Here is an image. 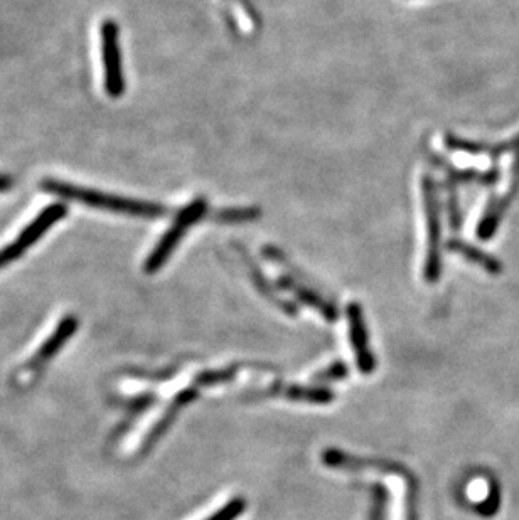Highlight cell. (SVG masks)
Returning <instances> with one entry per match:
<instances>
[{"label":"cell","mask_w":519,"mask_h":520,"mask_svg":"<svg viewBox=\"0 0 519 520\" xmlns=\"http://www.w3.org/2000/svg\"><path fill=\"white\" fill-rule=\"evenodd\" d=\"M41 191L61 197L66 201L78 202L83 206L112 211V213L124 214V216H132V218L161 219L167 213L166 207L156 204V202L113 196V194L85 189V187L68 184V182L56 181V179H44L41 182Z\"/></svg>","instance_id":"6da1fadb"},{"label":"cell","mask_w":519,"mask_h":520,"mask_svg":"<svg viewBox=\"0 0 519 520\" xmlns=\"http://www.w3.org/2000/svg\"><path fill=\"white\" fill-rule=\"evenodd\" d=\"M208 211V204L204 199H196L177 214L171 228L167 229L166 234L162 236L159 245L150 253L149 258L145 261V273H157L161 270L162 265L171 258L172 251L176 250L177 245L181 243V239L186 236L189 228L193 224L199 223L204 218V214Z\"/></svg>","instance_id":"7a4b0ae2"},{"label":"cell","mask_w":519,"mask_h":520,"mask_svg":"<svg viewBox=\"0 0 519 520\" xmlns=\"http://www.w3.org/2000/svg\"><path fill=\"white\" fill-rule=\"evenodd\" d=\"M102 58L103 75H105V91L110 98H120L125 91L124 69H122V53H120V34L118 24L112 19L102 24Z\"/></svg>","instance_id":"3957f363"},{"label":"cell","mask_w":519,"mask_h":520,"mask_svg":"<svg viewBox=\"0 0 519 520\" xmlns=\"http://www.w3.org/2000/svg\"><path fill=\"white\" fill-rule=\"evenodd\" d=\"M66 213H68V207L65 204H59V202L44 207L38 218L34 219L33 223L27 224L26 229L22 231L19 238L14 239L12 245L0 250V268H4L17 258H21L22 253L29 250L44 233H48L53 224L65 218Z\"/></svg>","instance_id":"277c9868"},{"label":"cell","mask_w":519,"mask_h":520,"mask_svg":"<svg viewBox=\"0 0 519 520\" xmlns=\"http://www.w3.org/2000/svg\"><path fill=\"white\" fill-rule=\"evenodd\" d=\"M423 196H425V211H427V228H429V248H427V260H425V276L430 283L439 280L440 266V206L437 189L432 179H423Z\"/></svg>","instance_id":"5b68a950"},{"label":"cell","mask_w":519,"mask_h":520,"mask_svg":"<svg viewBox=\"0 0 519 520\" xmlns=\"http://www.w3.org/2000/svg\"><path fill=\"white\" fill-rule=\"evenodd\" d=\"M349 334L353 342L354 354L358 357L359 369L363 372H371L375 369V359L371 356L370 342H368V332L364 325L361 307L353 303L348 308Z\"/></svg>","instance_id":"8992f818"},{"label":"cell","mask_w":519,"mask_h":520,"mask_svg":"<svg viewBox=\"0 0 519 520\" xmlns=\"http://www.w3.org/2000/svg\"><path fill=\"white\" fill-rule=\"evenodd\" d=\"M76 327H78V320H76L75 317H66V319L56 327L51 337L39 347L36 356L27 362L26 372H33L34 369H38V366H41L44 361H48L49 357L53 356L54 352L58 351L59 347L65 344L66 339L75 332Z\"/></svg>","instance_id":"52a82bcc"},{"label":"cell","mask_w":519,"mask_h":520,"mask_svg":"<svg viewBox=\"0 0 519 520\" xmlns=\"http://www.w3.org/2000/svg\"><path fill=\"white\" fill-rule=\"evenodd\" d=\"M280 287L285 288V290H290V292L295 293V297L302 300L305 305H309V307L316 308L319 310L326 319L336 320L338 314H336V310L326 302V300H322L321 297H317L316 293L311 292V290H307V288L302 287V285H297V283L292 282L290 278H282L280 280Z\"/></svg>","instance_id":"ba28073f"},{"label":"cell","mask_w":519,"mask_h":520,"mask_svg":"<svg viewBox=\"0 0 519 520\" xmlns=\"http://www.w3.org/2000/svg\"><path fill=\"white\" fill-rule=\"evenodd\" d=\"M449 248L455 251V253L464 256L467 260L472 261V263H477V265L482 266V268L489 271V273H499V271H501V265H499L498 260H494L493 256L476 250L474 246L466 245V243H462V241H452Z\"/></svg>","instance_id":"9c48e42d"},{"label":"cell","mask_w":519,"mask_h":520,"mask_svg":"<svg viewBox=\"0 0 519 520\" xmlns=\"http://www.w3.org/2000/svg\"><path fill=\"white\" fill-rule=\"evenodd\" d=\"M260 216V211L255 207H231V209H225L216 214V221L220 223H248L253 221Z\"/></svg>","instance_id":"30bf717a"},{"label":"cell","mask_w":519,"mask_h":520,"mask_svg":"<svg viewBox=\"0 0 519 520\" xmlns=\"http://www.w3.org/2000/svg\"><path fill=\"white\" fill-rule=\"evenodd\" d=\"M243 510H245V502H243V500H231L230 504L218 510V512L208 520H235L236 517H240Z\"/></svg>","instance_id":"8fae6325"},{"label":"cell","mask_w":519,"mask_h":520,"mask_svg":"<svg viewBox=\"0 0 519 520\" xmlns=\"http://www.w3.org/2000/svg\"><path fill=\"white\" fill-rule=\"evenodd\" d=\"M509 150H516L518 152V160H516V169H514V182H513V191L511 194L514 196V192L518 189L519 186V138L513 140V142H509L506 145H499L498 149L494 150H482V152H494V154H501V152H509Z\"/></svg>","instance_id":"7c38bea8"},{"label":"cell","mask_w":519,"mask_h":520,"mask_svg":"<svg viewBox=\"0 0 519 520\" xmlns=\"http://www.w3.org/2000/svg\"><path fill=\"white\" fill-rule=\"evenodd\" d=\"M236 2L247 11V16L252 17L255 24H260V17H258L257 11H255V7L252 6L250 0H236Z\"/></svg>","instance_id":"4fadbf2b"},{"label":"cell","mask_w":519,"mask_h":520,"mask_svg":"<svg viewBox=\"0 0 519 520\" xmlns=\"http://www.w3.org/2000/svg\"><path fill=\"white\" fill-rule=\"evenodd\" d=\"M12 187H14V181H12V177L0 176V192L11 191Z\"/></svg>","instance_id":"5bb4252c"}]
</instances>
